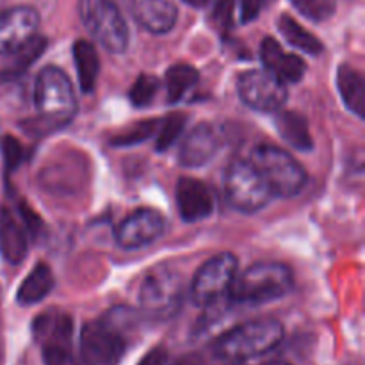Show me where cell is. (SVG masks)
<instances>
[{"label":"cell","mask_w":365,"mask_h":365,"mask_svg":"<svg viewBox=\"0 0 365 365\" xmlns=\"http://www.w3.org/2000/svg\"><path fill=\"white\" fill-rule=\"evenodd\" d=\"M235 18V0H220L214 6L212 21L221 31H228L234 25Z\"/></svg>","instance_id":"obj_30"},{"label":"cell","mask_w":365,"mask_h":365,"mask_svg":"<svg viewBox=\"0 0 365 365\" xmlns=\"http://www.w3.org/2000/svg\"><path fill=\"white\" fill-rule=\"evenodd\" d=\"M187 118L184 114H170L166 120L159 121L155 130V150L157 152H166L168 148L173 146L178 135L184 130V125Z\"/></svg>","instance_id":"obj_26"},{"label":"cell","mask_w":365,"mask_h":365,"mask_svg":"<svg viewBox=\"0 0 365 365\" xmlns=\"http://www.w3.org/2000/svg\"><path fill=\"white\" fill-rule=\"evenodd\" d=\"M337 88L342 96V102L346 103L353 114L359 118L365 116V81L364 75L356 68L349 64H342L337 71Z\"/></svg>","instance_id":"obj_19"},{"label":"cell","mask_w":365,"mask_h":365,"mask_svg":"<svg viewBox=\"0 0 365 365\" xmlns=\"http://www.w3.org/2000/svg\"><path fill=\"white\" fill-rule=\"evenodd\" d=\"M166 230V220L153 209H139L128 214L114 230L116 242L125 250H138L155 242Z\"/></svg>","instance_id":"obj_12"},{"label":"cell","mask_w":365,"mask_h":365,"mask_svg":"<svg viewBox=\"0 0 365 365\" xmlns=\"http://www.w3.org/2000/svg\"><path fill=\"white\" fill-rule=\"evenodd\" d=\"M278 31L282 32L285 39H287L289 45H292L294 48L302 50V52L309 53V56H319L323 52V43L317 39V36H314L312 32L307 31L303 25H299L289 14H282L278 18Z\"/></svg>","instance_id":"obj_23"},{"label":"cell","mask_w":365,"mask_h":365,"mask_svg":"<svg viewBox=\"0 0 365 365\" xmlns=\"http://www.w3.org/2000/svg\"><path fill=\"white\" fill-rule=\"evenodd\" d=\"M221 135L212 125L200 123L189 132L178 150V163L184 168H202L217 155Z\"/></svg>","instance_id":"obj_15"},{"label":"cell","mask_w":365,"mask_h":365,"mask_svg":"<svg viewBox=\"0 0 365 365\" xmlns=\"http://www.w3.org/2000/svg\"><path fill=\"white\" fill-rule=\"evenodd\" d=\"M237 91L242 102L259 113H277L287 102V88L271 71L248 70L239 75Z\"/></svg>","instance_id":"obj_11"},{"label":"cell","mask_w":365,"mask_h":365,"mask_svg":"<svg viewBox=\"0 0 365 365\" xmlns=\"http://www.w3.org/2000/svg\"><path fill=\"white\" fill-rule=\"evenodd\" d=\"M73 63L77 68V77L81 89L84 93H91L96 86L100 71V59L93 43L86 39H78L73 45Z\"/></svg>","instance_id":"obj_22"},{"label":"cell","mask_w":365,"mask_h":365,"mask_svg":"<svg viewBox=\"0 0 365 365\" xmlns=\"http://www.w3.org/2000/svg\"><path fill=\"white\" fill-rule=\"evenodd\" d=\"M260 59L267 71L280 78L284 84H296L305 77L307 64L296 53L285 52L284 46L273 38H264L260 45Z\"/></svg>","instance_id":"obj_16"},{"label":"cell","mask_w":365,"mask_h":365,"mask_svg":"<svg viewBox=\"0 0 365 365\" xmlns=\"http://www.w3.org/2000/svg\"><path fill=\"white\" fill-rule=\"evenodd\" d=\"M274 123H277L278 134L292 148L299 150V152H310L314 148L309 123H307L303 114L296 113V110H282V113H278Z\"/></svg>","instance_id":"obj_20"},{"label":"cell","mask_w":365,"mask_h":365,"mask_svg":"<svg viewBox=\"0 0 365 365\" xmlns=\"http://www.w3.org/2000/svg\"><path fill=\"white\" fill-rule=\"evenodd\" d=\"M351 365H356V364H351Z\"/></svg>","instance_id":"obj_36"},{"label":"cell","mask_w":365,"mask_h":365,"mask_svg":"<svg viewBox=\"0 0 365 365\" xmlns=\"http://www.w3.org/2000/svg\"><path fill=\"white\" fill-rule=\"evenodd\" d=\"M250 163L257 168L273 196L291 198L307 184V171L302 164L274 145H259L250 153Z\"/></svg>","instance_id":"obj_4"},{"label":"cell","mask_w":365,"mask_h":365,"mask_svg":"<svg viewBox=\"0 0 365 365\" xmlns=\"http://www.w3.org/2000/svg\"><path fill=\"white\" fill-rule=\"evenodd\" d=\"M291 269L280 262H257L235 274L227 298L237 305H262L277 302L292 291Z\"/></svg>","instance_id":"obj_1"},{"label":"cell","mask_w":365,"mask_h":365,"mask_svg":"<svg viewBox=\"0 0 365 365\" xmlns=\"http://www.w3.org/2000/svg\"><path fill=\"white\" fill-rule=\"evenodd\" d=\"M2 152H4V160H6L7 170H14V168H16L18 164L21 163V159H24V153H21L20 143H18L16 139H13V138L4 139Z\"/></svg>","instance_id":"obj_31"},{"label":"cell","mask_w":365,"mask_h":365,"mask_svg":"<svg viewBox=\"0 0 365 365\" xmlns=\"http://www.w3.org/2000/svg\"><path fill=\"white\" fill-rule=\"evenodd\" d=\"M175 196H177L178 214L185 223L207 220L216 207L212 191L203 182L191 177L178 178Z\"/></svg>","instance_id":"obj_14"},{"label":"cell","mask_w":365,"mask_h":365,"mask_svg":"<svg viewBox=\"0 0 365 365\" xmlns=\"http://www.w3.org/2000/svg\"><path fill=\"white\" fill-rule=\"evenodd\" d=\"M78 16L89 34L110 53H123L130 32L114 0H78Z\"/></svg>","instance_id":"obj_6"},{"label":"cell","mask_w":365,"mask_h":365,"mask_svg":"<svg viewBox=\"0 0 365 365\" xmlns=\"http://www.w3.org/2000/svg\"><path fill=\"white\" fill-rule=\"evenodd\" d=\"M284 339V327L277 319H255L237 324L214 342V355L230 362H246L277 348Z\"/></svg>","instance_id":"obj_3"},{"label":"cell","mask_w":365,"mask_h":365,"mask_svg":"<svg viewBox=\"0 0 365 365\" xmlns=\"http://www.w3.org/2000/svg\"><path fill=\"white\" fill-rule=\"evenodd\" d=\"M34 337L41 344L45 365H88L75 353L71 337L73 323L66 314H43L34 323Z\"/></svg>","instance_id":"obj_9"},{"label":"cell","mask_w":365,"mask_h":365,"mask_svg":"<svg viewBox=\"0 0 365 365\" xmlns=\"http://www.w3.org/2000/svg\"><path fill=\"white\" fill-rule=\"evenodd\" d=\"M266 365H291V364H287V362H271V364H266Z\"/></svg>","instance_id":"obj_35"},{"label":"cell","mask_w":365,"mask_h":365,"mask_svg":"<svg viewBox=\"0 0 365 365\" xmlns=\"http://www.w3.org/2000/svg\"><path fill=\"white\" fill-rule=\"evenodd\" d=\"M225 195L235 210L259 212L273 198L269 185L248 159H237L225 171Z\"/></svg>","instance_id":"obj_7"},{"label":"cell","mask_w":365,"mask_h":365,"mask_svg":"<svg viewBox=\"0 0 365 365\" xmlns=\"http://www.w3.org/2000/svg\"><path fill=\"white\" fill-rule=\"evenodd\" d=\"M168 364V351L163 346H157V348L150 349L138 365H166Z\"/></svg>","instance_id":"obj_33"},{"label":"cell","mask_w":365,"mask_h":365,"mask_svg":"<svg viewBox=\"0 0 365 365\" xmlns=\"http://www.w3.org/2000/svg\"><path fill=\"white\" fill-rule=\"evenodd\" d=\"M157 89H159V81L153 75L143 73L135 78L134 86L128 93V98H130L132 106L146 107L153 102Z\"/></svg>","instance_id":"obj_29"},{"label":"cell","mask_w":365,"mask_h":365,"mask_svg":"<svg viewBox=\"0 0 365 365\" xmlns=\"http://www.w3.org/2000/svg\"><path fill=\"white\" fill-rule=\"evenodd\" d=\"M132 16L145 31L166 34L178 20V9L171 0H132Z\"/></svg>","instance_id":"obj_18"},{"label":"cell","mask_w":365,"mask_h":365,"mask_svg":"<svg viewBox=\"0 0 365 365\" xmlns=\"http://www.w3.org/2000/svg\"><path fill=\"white\" fill-rule=\"evenodd\" d=\"M45 48H46V39L36 34L34 38L27 43V45H24L21 48H18L16 52L9 53V56L13 57V61H11L6 68H4L2 78L9 81V78L20 77L21 73H25V71H27L29 68H31L32 64L39 59V56H41L43 50Z\"/></svg>","instance_id":"obj_24"},{"label":"cell","mask_w":365,"mask_h":365,"mask_svg":"<svg viewBox=\"0 0 365 365\" xmlns=\"http://www.w3.org/2000/svg\"><path fill=\"white\" fill-rule=\"evenodd\" d=\"M29 228L14 210L0 209V253L9 264L24 262L29 250Z\"/></svg>","instance_id":"obj_17"},{"label":"cell","mask_w":365,"mask_h":365,"mask_svg":"<svg viewBox=\"0 0 365 365\" xmlns=\"http://www.w3.org/2000/svg\"><path fill=\"white\" fill-rule=\"evenodd\" d=\"M53 287V274L45 262L32 267L31 273L24 278L16 291V299L20 305H34L46 298Z\"/></svg>","instance_id":"obj_21"},{"label":"cell","mask_w":365,"mask_h":365,"mask_svg":"<svg viewBox=\"0 0 365 365\" xmlns=\"http://www.w3.org/2000/svg\"><path fill=\"white\" fill-rule=\"evenodd\" d=\"M34 103L39 116L52 125H64L77 113L73 86L63 70L46 66L34 84Z\"/></svg>","instance_id":"obj_5"},{"label":"cell","mask_w":365,"mask_h":365,"mask_svg":"<svg viewBox=\"0 0 365 365\" xmlns=\"http://www.w3.org/2000/svg\"><path fill=\"white\" fill-rule=\"evenodd\" d=\"M184 285L173 267L160 266L150 271L139 287V305L152 319H170L182 305Z\"/></svg>","instance_id":"obj_8"},{"label":"cell","mask_w":365,"mask_h":365,"mask_svg":"<svg viewBox=\"0 0 365 365\" xmlns=\"http://www.w3.org/2000/svg\"><path fill=\"white\" fill-rule=\"evenodd\" d=\"M39 14L31 6L0 11V56H9L27 45L38 32Z\"/></svg>","instance_id":"obj_13"},{"label":"cell","mask_w":365,"mask_h":365,"mask_svg":"<svg viewBox=\"0 0 365 365\" xmlns=\"http://www.w3.org/2000/svg\"><path fill=\"white\" fill-rule=\"evenodd\" d=\"M237 274V259L232 253H220L207 260L192 278V302L200 307H210L228 294Z\"/></svg>","instance_id":"obj_10"},{"label":"cell","mask_w":365,"mask_h":365,"mask_svg":"<svg viewBox=\"0 0 365 365\" xmlns=\"http://www.w3.org/2000/svg\"><path fill=\"white\" fill-rule=\"evenodd\" d=\"M157 125H159V120L139 121V123L128 127L127 130H121L120 134L114 135V138L110 139V145L134 146V145H139V143H145L146 139H150L153 134H155Z\"/></svg>","instance_id":"obj_27"},{"label":"cell","mask_w":365,"mask_h":365,"mask_svg":"<svg viewBox=\"0 0 365 365\" xmlns=\"http://www.w3.org/2000/svg\"><path fill=\"white\" fill-rule=\"evenodd\" d=\"M198 82V70L191 64H175L166 73V95L168 102L177 103L187 95L191 88Z\"/></svg>","instance_id":"obj_25"},{"label":"cell","mask_w":365,"mask_h":365,"mask_svg":"<svg viewBox=\"0 0 365 365\" xmlns=\"http://www.w3.org/2000/svg\"><path fill=\"white\" fill-rule=\"evenodd\" d=\"M266 0H241V20L245 24L255 20L262 11Z\"/></svg>","instance_id":"obj_32"},{"label":"cell","mask_w":365,"mask_h":365,"mask_svg":"<svg viewBox=\"0 0 365 365\" xmlns=\"http://www.w3.org/2000/svg\"><path fill=\"white\" fill-rule=\"evenodd\" d=\"M302 16L312 21H327L334 16L337 2L335 0H289Z\"/></svg>","instance_id":"obj_28"},{"label":"cell","mask_w":365,"mask_h":365,"mask_svg":"<svg viewBox=\"0 0 365 365\" xmlns=\"http://www.w3.org/2000/svg\"><path fill=\"white\" fill-rule=\"evenodd\" d=\"M127 309H114L106 317L84 324L78 355L88 365H118L127 351Z\"/></svg>","instance_id":"obj_2"},{"label":"cell","mask_w":365,"mask_h":365,"mask_svg":"<svg viewBox=\"0 0 365 365\" xmlns=\"http://www.w3.org/2000/svg\"><path fill=\"white\" fill-rule=\"evenodd\" d=\"M184 2L191 7H205L210 0H184Z\"/></svg>","instance_id":"obj_34"}]
</instances>
